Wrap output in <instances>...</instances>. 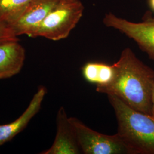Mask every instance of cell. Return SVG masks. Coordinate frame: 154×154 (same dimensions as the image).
Here are the masks:
<instances>
[{
	"label": "cell",
	"instance_id": "cell-1",
	"mask_svg": "<svg viewBox=\"0 0 154 154\" xmlns=\"http://www.w3.org/2000/svg\"><path fill=\"white\" fill-rule=\"evenodd\" d=\"M116 74L112 81L97 87L100 93L112 95L134 110L152 115L154 70L140 61L127 48L114 63Z\"/></svg>",
	"mask_w": 154,
	"mask_h": 154
},
{
	"label": "cell",
	"instance_id": "cell-2",
	"mask_svg": "<svg viewBox=\"0 0 154 154\" xmlns=\"http://www.w3.org/2000/svg\"><path fill=\"white\" fill-rule=\"evenodd\" d=\"M116 114L118 134L134 154H154V117L134 110L112 95H107Z\"/></svg>",
	"mask_w": 154,
	"mask_h": 154
},
{
	"label": "cell",
	"instance_id": "cell-3",
	"mask_svg": "<svg viewBox=\"0 0 154 154\" xmlns=\"http://www.w3.org/2000/svg\"><path fill=\"white\" fill-rule=\"evenodd\" d=\"M84 6L80 0H60L39 25L32 38L51 41L65 39L83 16Z\"/></svg>",
	"mask_w": 154,
	"mask_h": 154
},
{
	"label": "cell",
	"instance_id": "cell-4",
	"mask_svg": "<svg viewBox=\"0 0 154 154\" xmlns=\"http://www.w3.org/2000/svg\"><path fill=\"white\" fill-rule=\"evenodd\" d=\"M70 121L82 154H134L118 133L110 135L95 131L75 117H70Z\"/></svg>",
	"mask_w": 154,
	"mask_h": 154
},
{
	"label": "cell",
	"instance_id": "cell-5",
	"mask_svg": "<svg viewBox=\"0 0 154 154\" xmlns=\"http://www.w3.org/2000/svg\"><path fill=\"white\" fill-rule=\"evenodd\" d=\"M106 26L112 28L134 40L139 48L154 61V17L147 12L141 22H134L106 13L103 20Z\"/></svg>",
	"mask_w": 154,
	"mask_h": 154
},
{
	"label": "cell",
	"instance_id": "cell-6",
	"mask_svg": "<svg viewBox=\"0 0 154 154\" xmlns=\"http://www.w3.org/2000/svg\"><path fill=\"white\" fill-rule=\"evenodd\" d=\"M59 1L60 0H32L10 26L17 37L26 35L32 38L39 25Z\"/></svg>",
	"mask_w": 154,
	"mask_h": 154
},
{
	"label": "cell",
	"instance_id": "cell-7",
	"mask_svg": "<svg viewBox=\"0 0 154 154\" xmlns=\"http://www.w3.org/2000/svg\"><path fill=\"white\" fill-rule=\"evenodd\" d=\"M56 124L57 132L53 144L41 154H82L70 117H68L63 107H61L58 111Z\"/></svg>",
	"mask_w": 154,
	"mask_h": 154
},
{
	"label": "cell",
	"instance_id": "cell-8",
	"mask_svg": "<svg viewBox=\"0 0 154 154\" xmlns=\"http://www.w3.org/2000/svg\"><path fill=\"white\" fill-rule=\"evenodd\" d=\"M46 93V88L43 86H39L21 116L11 123L0 125V146L11 141L27 127L39 111Z\"/></svg>",
	"mask_w": 154,
	"mask_h": 154
},
{
	"label": "cell",
	"instance_id": "cell-9",
	"mask_svg": "<svg viewBox=\"0 0 154 154\" xmlns=\"http://www.w3.org/2000/svg\"><path fill=\"white\" fill-rule=\"evenodd\" d=\"M26 58L19 41L0 44V80L14 77L22 69Z\"/></svg>",
	"mask_w": 154,
	"mask_h": 154
},
{
	"label": "cell",
	"instance_id": "cell-10",
	"mask_svg": "<svg viewBox=\"0 0 154 154\" xmlns=\"http://www.w3.org/2000/svg\"><path fill=\"white\" fill-rule=\"evenodd\" d=\"M84 79L97 87H103L109 85L115 77L116 70L114 64L98 62H89L82 68Z\"/></svg>",
	"mask_w": 154,
	"mask_h": 154
},
{
	"label": "cell",
	"instance_id": "cell-11",
	"mask_svg": "<svg viewBox=\"0 0 154 154\" xmlns=\"http://www.w3.org/2000/svg\"><path fill=\"white\" fill-rule=\"evenodd\" d=\"M32 0H0V16L9 26L19 17Z\"/></svg>",
	"mask_w": 154,
	"mask_h": 154
},
{
	"label": "cell",
	"instance_id": "cell-12",
	"mask_svg": "<svg viewBox=\"0 0 154 154\" xmlns=\"http://www.w3.org/2000/svg\"><path fill=\"white\" fill-rule=\"evenodd\" d=\"M19 41L9 25L0 16V44Z\"/></svg>",
	"mask_w": 154,
	"mask_h": 154
},
{
	"label": "cell",
	"instance_id": "cell-13",
	"mask_svg": "<svg viewBox=\"0 0 154 154\" xmlns=\"http://www.w3.org/2000/svg\"><path fill=\"white\" fill-rule=\"evenodd\" d=\"M148 4L151 11L154 12V0H148Z\"/></svg>",
	"mask_w": 154,
	"mask_h": 154
},
{
	"label": "cell",
	"instance_id": "cell-14",
	"mask_svg": "<svg viewBox=\"0 0 154 154\" xmlns=\"http://www.w3.org/2000/svg\"><path fill=\"white\" fill-rule=\"evenodd\" d=\"M152 116L154 117V88L152 95Z\"/></svg>",
	"mask_w": 154,
	"mask_h": 154
}]
</instances>
